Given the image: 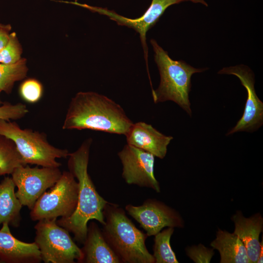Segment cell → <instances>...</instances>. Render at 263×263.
<instances>
[{"instance_id": "obj_9", "label": "cell", "mask_w": 263, "mask_h": 263, "mask_svg": "<svg viewBox=\"0 0 263 263\" xmlns=\"http://www.w3.org/2000/svg\"><path fill=\"white\" fill-rule=\"evenodd\" d=\"M118 155L123 166L122 177L128 184L160 192L159 183L154 174V156L152 154L127 144Z\"/></svg>"}, {"instance_id": "obj_10", "label": "cell", "mask_w": 263, "mask_h": 263, "mask_svg": "<svg viewBox=\"0 0 263 263\" xmlns=\"http://www.w3.org/2000/svg\"><path fill=\"white\" fill-rule=\"evenodd\" d=\"M125 209L145 230L148 236H154L165 227L184 226V221L176 211L155 199H147L138 206L128 205Z\"/></svg>"}, {"instance_id": "obj_7", "label": "cell", "mask_w": 263, "mask_h": 263, "mask_svg": "<svg viewBox=\"0 0 263 263\" xmlns=\"http://www.w3.org/2000/svg\"><path fill=\"white\" fill-rule=\"evenodd\" d=\"M50 189L36 202L30 212L32 221L67 218L75 211L77 203L78 184L69 171H63Z\"/></svg>"}, {"instance_id": "obj_19", "label": "cell", "mask_w": 263, "mask_h": 263, "mask_svg": "<svg viewBox=\"0 0 263 263\" xmlns=\"http://www.w3.org/2000/svg\"><path fill=\"white\" fill-rule=\"evenodd\" d=\"M29 69L27 59L22 57L17 62L6 64L0 63V89L9 94L16 82L24 79Z\"/></svg>"}, {"instance_id": "obj_6", "label": "cell", "mask_w": 263, "mask_h": 263, "mask_svg": "<svg viewBox=\"0 0 263 263\" xmlns=\"http://www.w3.org/2000/svg\"><path fill=\"white\" fill-rule=\"evenodd\" d=\"M57 219L38 221L35 225V243L45 263H81V250L69 232L56 223Z\"/></svg>"}, {"instance_id": "obj_20", "label": "cell", "mask_w": 263, "mask_h": 263, "mask_svg": "<svg viewBox=\"0 0 263 263\" xmlns=\"http://www.w3.org/2000/svg\"><path fill=\"white\" fill-rule=\"evenodd\" d=\"M25 165L14 142L0 134V176L11 174L16 168Z\"/></svg>"}, {"instance_id": "obj_29", "label": "cell", "mask_w": 263, "mask_h": 263, "mask_svg": "<svg viewBox=\"0 0 263 263\" xmlns=\"http://www.w3.org/2000/svg\"><path fill=\"white\" fill-rule=\"evenodd\" d=\"M2 91H1V90L0 89V93ZM3 103V102L1 101V99H0V106Z\"/></svg>"}, {"instance_id": "obj_17", "label": "cell", "mask_w": 263, "mask_h": 263, "mask_svg": "<svg viewBox=\"0 0 263 263\" xmlns=\"http://www.w3.org/2000/svg\"><path fill=\"white\" fill-rule=\"evenodd\" d=\"M210 245L219 251L221 263H250L245 247L234 233L219 229Z\"/></svg>"}, {"instance_id": "obj_2", "label": "cell", "mask_w": 263, "mask_h": 263, "mask_svg": "<svg viewBox=\"0 0 263 263\" xmlns=\"http://www.w3.org/2000/svg\"><path fill=\"white\" fill-rule=\"evenodd\" d=\"M133 123L121 106L111 99L94 92H79L69 104L62 129L126 135Z\"/></svg>"}, {"instance_id": "obj_13", "label": "cell", "mask_w": 263, "mask_h": 263, "mask_svg": "<svg viewBox=\"0 0 263 263\" xmlns=\"http://www.w3.org/2000/svg\"><path fill=\"white\" fill-rule=\"evenodd\" d=\"M40 252L35 242L26 243L15 237L9 225L3 223L0 229V263H38Z\"/></svg>"}, {"instance_id": "obj_24", "label": "cell", "mask_w": 263, "mask_h": 263, "mask_svg": "<svg viewBox=\"0 0 263 263\" xmlns=\"http://www.w3.org/2000/svg\"><path fill=\"white\" fill-rule=\"evenodd\" d=\"M28 113L26 105L20 102L12 104L4 102L0 106V119L6 120L20 119Z\"/></svg>"}, {"instance_id": "obj_21", "label": "cell", "mask_w": 263, "mask_h": 263, "mask_svg": "<svg viewBox=\"0 0 263 263\" xmlns=\"http://www.w3.org/2000/svg\"><path fill=\"white\" fill-rule=\"evenodd\" d=\"M173 231V227H168L154 235L152 255L155 263H178L170 244V238Z\"/></svg>"}, {"instance_id": "obj_27", "label": "cell", "mask_w": 263, "mask_h": 263, "mask_svg": "<svg viewBox=\"0 0 263 263\" xmlns=\"http://www.w3.org/2000/svg\"><path fill=\"white\" fill-rule=\"evenodd\" d=\"M263 238L262 237V240L261 242V250L258 259L257 260V263H262L263 262Z\"/></svg>"}, {"instance_id": "obj_1", "label": "cell", "mask_w": 263, "mask_h": 263, "mask_svg": "<svg viewBox=\"0 0 263 263\" xmlns=\"http://www.w3.org/2000/svg\"><path fill=\"white\" fill-rule=\"evenodd\" d=\"M92 139L85 140L75 151L68 156L69 171L77 180L78 192L76 208L67 218L56 220L60 226L74 234V240L83 244L87 235L88 223L95 220L102 225L105 219L103 210L108 203L97 192L88 172Z\"/></svg>"}, {"instance_id": "obj_8", "label": "cell", "mask_w": 263, "mask_h": 263, "mask_svg": "<svg viewBox=\"0 0 263 263\" xmlns=\"http://www.w3.org/2000/svg\"><path fill=\"white\" fill-rule=\"evenodd\" d=\"M61 174L59 168L19 166L11 174L18 188L16 195L23 206L31 210L38 199L55 184Z\"/></svg>"}, {"instance_id": "obj_12", "label": "cell", "mask_w": 263, "mask_h": 263, "mask_svg": "<svg viewBox=\"0 0 263 263\" xmlns=\"http://www.w3.org/2000/svg\"><path fill=\"white\" fill-rule=\"evenodd\" d=\"M185 0H152L151 3L146 12L138 18L130 19L118 14L113 11L102 7L91 6L86 4L80 3L76 1H68V3L73 4L86 8L93 12L99 13L108 17L115 21L118 25L132 28L140 35L141 43L144 51V56L148 66V47L146 43V34L158 20L165 10L170 6L180 3Z\"/></svg>"}, {"instance_id": "obj_14", "label": "cell", "mask_w": 263, "mask_h": 263, "mask_svg": "<svg viewBox=\"0 0 263 263\" xmlns=\"http://www.w3.org/2000/svg\"><path fill=\"white\" fill-rule=\"evenodd\" d=\"M127 144L143 150L163 159L173 137L167 136L144 122L133 123L125 135Z\"/></svg>"}, {"instance_id": "obj_5", "label": "cell", "mask_w": 263, "mask_h": 263, "mask_svg": "<svg viewBox=\"0 0 263 263\" xmlns=\"http://www.w3.org/2000/svg\"><path fill=\"white\" fill-rule=\"evenodd\" d=\"M0 134L14 142L25 165L59 168L61 164L56 159L66 158L70 153L51 144L44 132L22 129L15 121L0 119Z\"/></svg>"}, {"instance_id": "obj_11", "label": "cell", "mask_w": 263, "mask_h": 263, "mask_svg": "<svg viewBox=\"0 0 263 263\" xmlns=\"http://www.w3.org/2000/svg\"><path fill=\"white\" fill-rule=\"evenodd\" d=\"M218 74L236 76L245 88L247 95L242 117L226 135L236 132H252L257 130L263 124V103L256 94L252 71L246 66L240 65L224 68L218 72Z\"/></svg>"}, {"instance_id": "obj_16", "label": "cell", "mask_w": 263, "mask_h": 263, "mask_svg": "<svg viewBox=\"0 0 263 263\" xmlns=\"http://www.w3.org/2000/svg\"><path fill=\"white\" fill-rule=\"evenodd\" d=\"M83 246L81 263H121L106 241L102 230L94 222L88 226Z\"/></svg>"}, {"instance_id": "obj_15", "label": "cell", "mask_w": 263, "mask_h": 263, "mask_svg": "<svg viewBox=\"0 0 263 263\" xmlns=\"http://www.w3.org/2000/svg\"><path fill=\"white\" fill-rule=\"evenodd\" d=\"M231 219L235 225L233 233L245 247L250 263H257L261 250L259 236L263 228L262 215L258 213L245 218L241 211H237Z\"/></svg>"}, {"instance_id": "obj_4", "label": "cell", "mask_w": 263, "mask_h": 263, "mask_svg": "<svg viewBox=\"0 0 263 263\" xmlns=\"http://www.w3.org/2000/svg\"><path fill=\"white\" fill-rule=\"evenodd\" d=\"M154 52V59L160 75V82L156 90H152L154 103L170 100L177 103L191 116L188 94L191 90V77L206 68H195L182 60L172 59L157 42L150 40Z\"/></svg>"}, {"instance_id": "obj_26", "label": "cell", "mask_w": 263, "mask_h": 263, "mask_svg": "<svg viewBox=\"0 0 263 263\" xmlns=\"http://www.w3.org/2000/svg\"><path fill=\"white\" fill-rule=\"evenodd\" d=\"M12 28L10 24L0 23V51L7 43Z\"/></svg>"}, {"instance_id": "obj_22", "label": "cell", "mask_w": 263, "mask_h": 263, "mask_svg": "<svg viewBox=\"0 0 263 263\" xmlns=\"http://www.w3.org/2000/svg\"><path fill=\"white\" fill-rule=\"evenodd\" d=\"M43 92L42 84L35 78L23 79L19 89L20 97L24 101L30 104L38 102L41 99Z\"/></svg>"}, {"instance_id": "obj_18", "label": "cell", "mask_w": 263, "mask_h": 263, "mask_svg": "<svg viewBox=\"0 0 263 263\" xmlns=\"http://www.w3.org/2000/svg\"><path fill=\"white\" fill-rule=\"evenodd\" d=\"M15 187L9 176L4 177L0 183V225L5 223L14 227L20 225L23 206L16 195Z\"/></svg>"}, {"instance_id": "obj_3", "label": "cell", "mask_w": 263, "mask_h": 263, "mask_svg": "<svg viewBox=\"0 0 263 263\" xmlns=\"http://www.w3.org/2000/svg\"><path fill=\"white\" fill-rule=\"evenodd\" d=\"M102 230L106 241L121 263H154L147 249L146 233L138 229L118 205L108 202L103 210Z\"/></svg>"}, {"instance_id": "obj_23", "label": "cell", "mask_w": 263, "mask_h": 263, "mask_svg": "<svg viewBox=\"0 0 263 263\" xmlns=\"http://www.w3.org/2000/svg\"><path fill=\"white\" fill-rule=\"evenodd\" d=\"M23 49L17 33L12 32L6 45L0 51V63L14 64L22 58Z\"/></svg>"}, {"instance_id": "obj_28", "label": "cell", "mask_w": 263, "mask_h": 263, "mask_svg": "<svg viewBox=\"0 0 263 263\" xmlns=\"http://www.w3.org/2000/svg\"><path fill=\"white\" fill-rule=\"evenodd\" d=\"M189 0L194 3H200L206 6H207V3L204 0Z\"/></svg>"}, {"instance_id": "obj_25", "label": "cell", "mask_w": 263, "mask_h": 263, "mask_svg": "<svg viewBox=\"0 0 263 263\" xmlns=\"http://www.w3.org/2000/svg\"><path fill=\"white\" fill-rule=\"evenodd\" d=\"M214 249H209L200 244L186 249L187 255L195 263H208L214 254Z\"/></svg>"}]
</instances>
